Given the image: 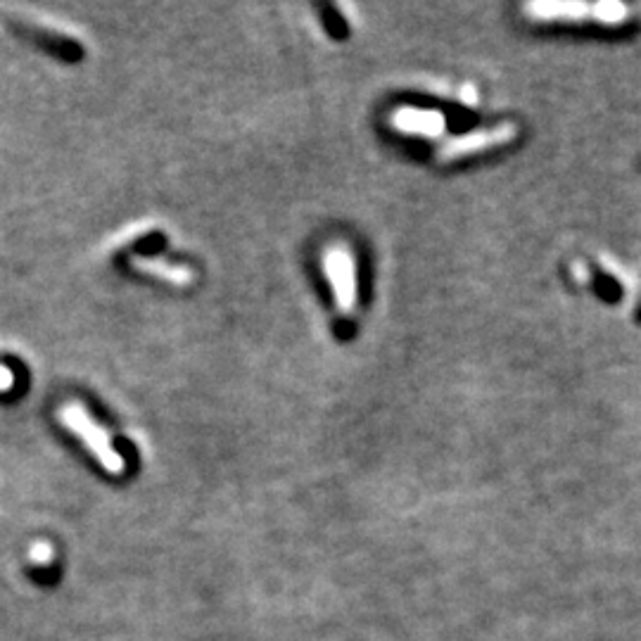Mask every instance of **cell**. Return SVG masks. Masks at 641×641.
<instances>
[{
    "label": "cell",
    "mask_w": 641,
    "mask_h": 641,
    "mask_svg": "<svg viewBox=\"0 0 641 641\" xmlns=\"http://www.w3.org/2000/svg\"><path fill=\"white\" fill-rule=\"evenodd\" d=\"M57 421L79 440L88 452L93 454V459L100 463L110 475H122L126 471L124 456L114 449L110 437L98 423L93 421V416L88 414L86 406L79 402H67L65 406L57 409Z\"/></svg>",
    "instance_id": "obj_1"
},
{
    "label": "cell",
    "mask_w": 641,
    "mask_h": 641,
    "mask_svg": "<svg viewBox=\"0 0 641 641\" xmlns=\"http://www.w3.org/2000/svg\"><path fill=\"white\" fill-rule=\"evenodd\" d=\"M323 274H326L330 290H333L335 307L342 319H352L357 309L359 285H357V259L347 245H330L321 255Z\"/></svg>",
    "instance_id": "obj_2"
},
{
    "label": "cell",
    "mask_w": 641,
    "mask_h": 641,
    "mask_svg": "<svg viewBox=\"0 0 641 641\" xmlns=\"http://www.w3.org/2000/svg\"><path fill=\"white\" fill-rule=\"evenodd\" d=\"M518 136L516 124L506 122L499 126H492V129H475L471 133H463V136L449 138L447 143H442L435 152V160L440 164L461 160V157L478 155V152L501 148V145L511 143L513 138Z\"/></svg>",
    "instance_id": "obj_3"
},
{
    "label": "cell",
    "mask_w": 641,
    "mask_h": 641,
    "mask_svg": "<svg viewBox=\"0 0 641 641\" xmlns=\"http://www.w3.org/2000/svg\"><path fill=\"white\" fill-rule=\"evenodd\" d=\"M390 126L404 136L421 138H442L447 131V119L437 110H423V107H397L390 114Z\"/></svg>",
    "instance_id": "obj_4"
},
{
    "label": "cell",
    "mask_w": 641,
    "mask_h": 641,
    "mask_svg": "<svg viewBox=\"0 0 641 641\" xmlns=\"http://www.w3.org/2000/svg\"><path fill=\"white\" fill-rule=\"evenodd\" d=\"M131 264L133 269L141 271V274H148V276H155L160 278V281H167L171 285H176V288H186L195 281V274L188 269V266H181V264H171L167 259H155V257H131Z\"/></svg>",
    "instance_id": "obj_5"
},
{
    "label": "cell",
    "mask_w": 641,
    "mask_h": 641,
    "mask_svg": "<svg viewBox=\"0 0 641 641\" xmlns=\"http://www.w3.org/2000/svg\"><path fill=\"white\" fill-rule=\"evenodd\" d=\"M145 231H148V224H133L129 228H124L122 233H117V236L112 238L110 247H122V245L129 243V240H136L138 236H143Z\"/></svg>",
    "instance_id": "obj_6"
},
{
    "label": "cell",
    "mask_w": 641,
    "mask_h": 641,
    "mask_svg": "<svg viewBox=\"0 0 641 641\" xmlns=\"http://www.w3.org/2000/svg\"><path fill=\"white\" fill-rule=\"evenodd\" d=\"M12 387V371L10 368L0 366V390H10Z\"/></svg>",
    "instance_id": "obj_7"
}]
</instances>
